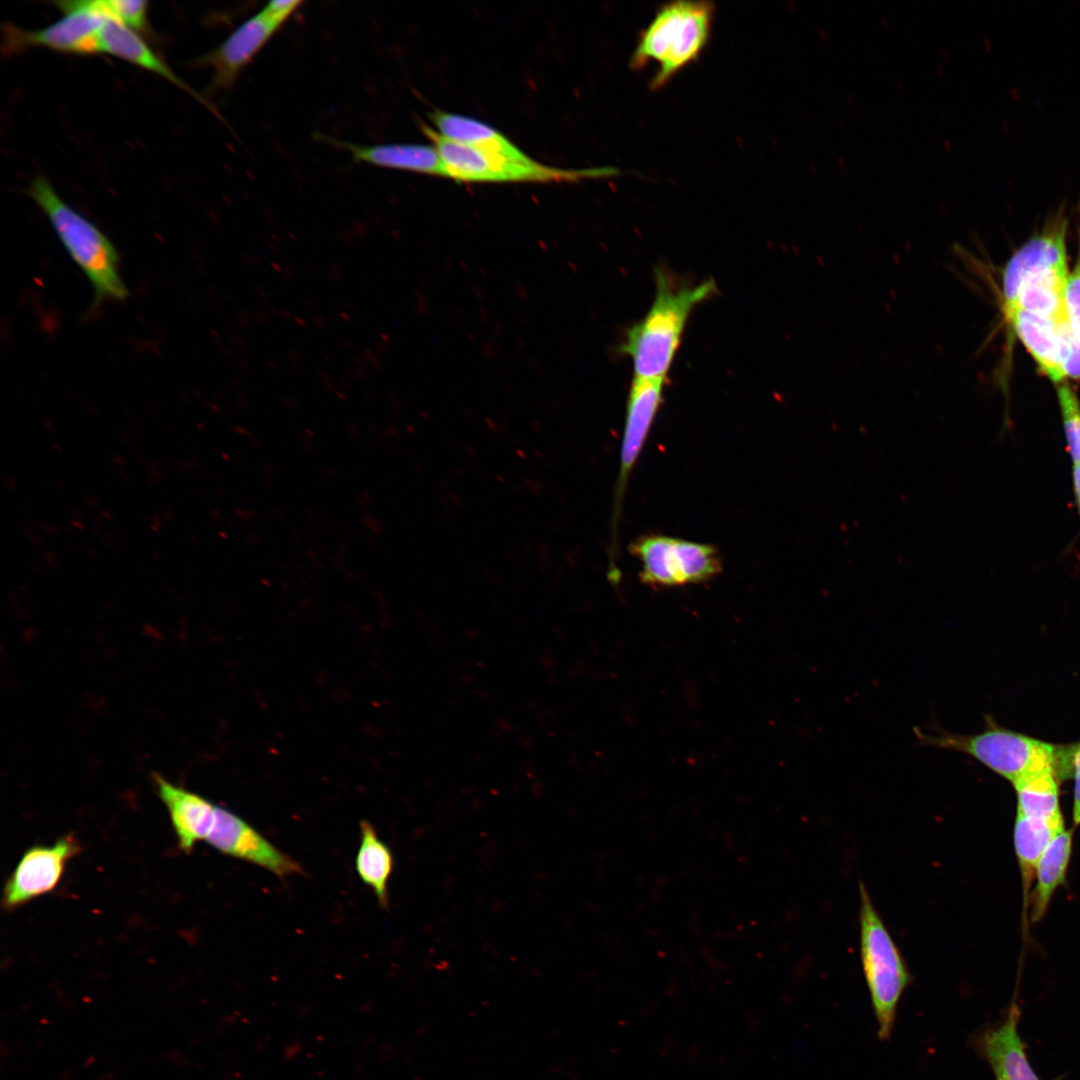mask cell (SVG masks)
Listing matches in <instances>:
<instances>
[{
  "instance_id": "ffe728a7",
  "label": "cell",
  "mask_w": 1080,
  "mask_h": 1080,
  "mask_svg": "<svg viewBox=\"0 0 1080 1080\" xmlns=\"http://www.w3.org/2000/svg\"><path fill=\"white\" fill-rule=\"evenodd\" d=\"M1067 270H1050L1028 277L1021 284L1013 303L1004 312L1020 309L1054 321L1067 315L1065 288Z\"/></svg>"
},
{
  "instance_id": "2e32d148",
  "label": "cell",
  "mask_w": 1080,
  "mask_h": 1080,
  "mask_svg": "<svg viewBox=\"0 0 1080 1080\" xmlns=\"http://www.w3.org/2000/svg\"><path fill=\"white\" fill-rule=\"evenodd\" d=\"M324 142L347 150L354 162L370 165L448 177L446 166L434 145L426 144H378L358 145L318 134Z\"/></svg>"
},
{
  "instance_id": "8992f818",
  "label": "cell",
  "mask_w": 1080,
  "mask_h": 1080,
  "mask_svg": "<svg viewBox=\"0 0 1080 1080\" xmlns=\"http://www.w3.org/2000/svg\"><path fill=\"white\" fill-rule=\"evenodd\" d=\"M419 128L437 148L448 178L464 182H577L614 176V167L565 169L534 159L519 161L451 140L420 121Z\"/></svg>"
},
{
  "instance_id": "9a60e30c",
  "label": "cell",
  "mask_w": 1080,
  "mask_h": 1080,
  "mask_svg": "<svg viewBox=\"0 0 1080 1080\" xmlns=\"http://www.w3.org/2000/svg\"><path fill=\"white\" fill-rule=\"evenodd\" d=\"M97 54H107L153 73L214 111L204 97L179 77L170 66L148 45L141 34L111 19L103 23L99 36Z\"/></svg>"
},
{
  "instance_id": "5bb4252c",
  "label": "cell",
  "mask_w": 1080,
  "mask_h": 1080,
  "mask_svg": "<svg viewBox=\"0 0 1080 1080\" xmlns=\"http://www.w3.org/2000/svg\"><path fill=\"white\" fill-rule=\"evenodd\" d=\"M153 784L165 805L180 849L190 853L205 841L213 825L216 806L206 798L154 773Z\"/></svg>"
},
{
  "instance_id": "7c38bea8",
  "label": "cell",
  "mask_w": 1080,
  "mask_h": 1080,
  "mask_svg": "<svg viewBox=\"0 0 1080 1080\" xmlns=\"http://www.w3.org/2000/svg\"><path fill=\"white\" fill-rule=\"evenodd\" d=\"M664 385L665 380L661 379L633 378L630 387L620 450L619 473L615 488L612 518L613 542H615L627 481L663 402Z\"/></svg>"
},
{
  "instance_id": "ba28073f",
  "label": "cell",
  "mask_w": 1080,
  "mask_h": 1080,
  "mask_svg": "<svg viewBox=\"0 0 1080 1080\" xmlns=\"http://www.w3.org/2000/svg\"><path fill=\"white\" fill-rule=\"evenodd\" d=\"M631 552L641 562V581L650 585L700 583L722 569L714 546L663 535L639 538L631 545Z\"/></svg>"
},
{
  "instance_id": "e0dca14e",
  "label": "cell",
  "mask_w": 1080,
  "mask_h": 1080,
  "mask_svg": "<svg viewBox=\"0 0 1080 1080\" xmlns=\"http://www.w3.org/2000/svg\"><path fill=\"white\" fill-rule=\"evenodd\" d=\"M1020 1010L1012 1005L1004 1021L985 1031L979 1042L995 1080H1039L1019 1035Z\"/></svg>"
},
{
  "instance_id": "d4e9b609",
  "label": "cell",
  "mask_w": 1080,
  "mask_h": 1080,
  "mask_svg": "<svg viewBox=\"0 0 1080 1080\" xmlns=\"http://www.w3.org/2000/svg\"><path fill=\"white\" fill-rule=\"evenodd\" d=\"M90 5L107 19L121 23L139 34L149 30V2L143 0H89Z\"/></svg>"
},
{
  "instance_id": "d6986e66",
  "label": "cell",
  "mask_w": 1080,
  "mask_h": 1080,
  "mask_svg": "<svg viewBox=\"0 0 1080 1080\" xmlns=\"http://www.w3.org/2000/svg\"><path fill=\"white\" fill-rule=\"evenodd\" d=\"M430 120L444 137L519 161H530L505 135L489 124L468 116L434 110Z\"/></svg>"
},
{
  "instance_id": "277c9868",
  "label": "cell",
  "mask_w": 1080,
  "mask_h": 1080,
  "mask_svg": "<svg viewBox=\"0 0 1080 1080\" xmlns=\"http://www.w3.org/2000/svg\"><path fill=\"white\" fill-rule=\"evenodd\" d=\"M859 896L860 959L878 1023V1036L885 1040L892 1033L898 1003L912 978L863 882L859 883Z\"/></svg>"
},
{
  "instance_id": "9c48e42d",
  "label": "cell",
  "mask_w": 1080,
  "mask_h": 1080,
  "mask_svg": "<svg viewBox=\"0 0 1080 1080\" xmlns=\"http://www.w3.org/2000/svg\"><path fill=\"white\" fill-rule=\"evenodd\" d=\"M80 850V843L72 834L61 837L52 845L28 848L4 885L3 907L14 910L52 892L59 884L67 863Z\"/></svg>"
},
{
  "instance_id": "ac0fdd59",
  "label": "cell",
  "mask_w": 1080,
  "mask_h": 1080,
  "mask_svg": "<svg viewBox=\"0 0 1080 1080\" xmlns=\"http://www.w3.org/2000/svg\"><path fill=\"white\" fill-rule=\"evenodd\" d=\"M1004 313L1041 371L1054 382L1062 381L1061 346L1055 321L1020 309Z\"/></svg>"
},
{
  "instance_id": "7402d4cb",
  "label": "cell",
  "mask_w": 1080,
  "mask_h": 1080,
  "mask_svg": "<svg viewBox=\"0 0 1080 1080\" xmlns=\"http://www.w3.org/2000/svg\"><path fill=\"white\" fill-rule=\"evenodd\" d=\"M1071 831H1060L1047 846L1036 866L1037 883L1031 897V919L1042 918L1055 889L1064 881L1071 855Z\"/></svg>"
},
{
  "instance_id": "4316f807",
  "label": "cell",
  "mask_w": 1080,
  "mask_h": 1080,
  "mask_svg": "<svg viewBox=\"0 0 1080 1080\" xmlns=\"http://www.w3.org/2000/svg\"><path fill=\"white\" fill-rule=\"evenodd\" d=\"M1061 346V367L1063 376L1080 378V337L1077 336L1065 315L1055 321Z\"/></svg>"
},
{
  "instance_id": "44dd1931",
  "label": "cell",
  "mask_w": 1080,
  "mask_h": 1080,
  "mask_svg": "<svg viewBox=\"0 0 1080 1080\" xmlns=\"http://www.w3.org/2000/svg\"><path fill=\"white\" fill-rule=\"evenodd\" d=\"M360 832L361 840L355 858L357 874L373 890L379 904L386 908L389 903L388 883L394 866L392 852L368 821L361 822Z\"/></svg>"
},
{
  "instance_id": "5b68a950",
  "label": "cell",
  "mask_w": 1080,
  "mask_h": 1080,
  "mask_svg": "<svg viewBox=\"0 0 1080 1080\" xmlns=\"http://www.w3.org/2000/svg\"><path fill=\"white\" fill-rule=\"evenodd\" d=\"M913 732L920 745L969 755L1012 784L1038 771L1056 770V747L992 723L969 735L941 727L930 732L914 727Z\"/></svg>"
},
{
  "instance_id": "52a82bcc",
  "label": "cell",
  "mask_w": 1080,
  "mask_h": 1080,
  "mask_svg": "<svg viewBox=\"0 0 1080 1080\" xmlns=\"http://www.w3.org/2000/svg\"><path fill=\"white\" fill-rule=\"evenodd\" d=\"M63 14L56 22L39 29H26L13 23L2 27V53L10 57L32 48H44L74 55L97 54L100 29L107 19L88 0L51 2Z\"/></svg>"
},
{
  "instance_id": "3957f363",
  "label": "cell",
  "mask_w": 1080,
  "mask_h": 1080,
  "mask_svg": "<svg viewBox=\"0 0 1080 1080\" xmlns=\"http://www.w3.org/2000/svg\"><path fill=\"white\" fill-rule=\"evenodd\" d=\"M714 10L708 0H675L657 9L640 32L629 62L633 69L652 61L658 65L651 89L666 85L701 55L710 38Z\"/></svg>"
},
{
  "instance_id": "f546056e",
  "label": "cell",
  "mask_w": 1080,
  "mask_h": 1080,
  "mask_svg": "<svg viewBox=\"0 0 1080 1080\" xmlns=\"http://www.w3.org/2000/svg\"><path fill=\"white\" fill-rule=\"evenodd\" d=\"M1073 482L1076 493L1078 506L1080 509V462L1074 463L1073 466Z\"/></svg>"
},
{
  "instance_id": "f1b7e54d",
  "label": "cell",
  "mask_w": 1080,
  "mask_h": 1080,
  "mask_svg": "<svg viewBox=\"0 0 1080 1080\" xmlns=\"http://www.w3.org/2000/svg\"><path fill=\"white\" fill-rule=\"evenodd\" d=\"M1073 769L1075 778L1073 818L1076 825L1080 824V744L1073 753Z\"/></svg>"
},
{
  "instance_id": "484cf974",
  "label": "cell",
  "mask_w": 1080,
  "mask_h": 1080,
  "mask_svg": "<svg viewBox=\"0 0 1080 1080\" xmlns=\"http://www.w3.org/2000/svg\"><path fill=\"white\" fill-rule=\"evenodd\" d=\"M1068 449L1074 463L1080 462V404L1069 385L1057 389Z\"/></svg>"
},
{
  "instance_id": "603a6c76",
  "label": "cell",
  "mask_w": 1080,
  "mask_h": 1080,
  "mask_svg": "<svg viewBox=\"0 0 1080 1080\" xmlns=\"http://www.w3.org/2000/svg\"><path fill=\"white\" fill-rule=\"evenodd\" d=\"M1064 829L1063 819L1046 820L1017 813L1014 843L1026 889L1036 871L1037 863L1053 840Z\"/></svg>"
},
{
  "instance_id": "30bf717a",
  "label": "cell",
  "mask_w": 1080,
  "mask_h": 1080,
  "mask_svg": "<svg viewBox=\"0 0 1080 1080\" xmlns=\"http://www.w3.org/2000/svg\"><path fill=\"white\" fill-rule=\"evenodd\" d=\"M285 22L263 7L217 47L195 59L194 64L212 69L211 88L214 91L228 90Z\"/></svg>"
},
{
  "instance_id": "6da1fadb",
  "label": "cell",
  "mask_w": 1080,
  "mask_h": 1080,
  "mask_svg": "<svg viewBox=\"0 0 1080 1080\" xmlns=\"http://www.w3.org/2000/svg\"><path fill=\"white\" fill-rule=\"evenodd\" d=\"M656 293L646 315L626 334L620 351L632 360L634 378L665 380L694 308L716 293L714 280L675 287L662 270L655 272Z\"/></svg>"
},
{
  "instance_id": "83f0119b",
  "label": "cell",
  "mask_w": 1080,
  "mask_h": 1080,
  "mask_svg": "<svg viewBox=\"0 0 1080 1080\" xmlns=\"http://www.w3.org/2000/svg\"><path fill=\"white\" fill-rule=\"evenodd\" d=\"M1065 306L1070 326L1073 332L1080 337V259L1067 278Z\"/></svg>"
},
{
  "instance_id": "7a4b0ae2",
  "label": "cell",
  "mask_w": 1080,
  "mask_h": 1080,
  "mask_svg": "<svg viewBox=\"0 0 1080 1080\" xmlns=\"http://www.w3.org/2000/svg\"><path fill=\"white\" fill-rule=\"evenodd\" d=\"M26 194L49 220L57 238L90 282L95 302L128 296L115 245L92 221L67 203L44 175L34 177Z\"/></svg>"
},
{
  "instance_id": "4fadbf2b",
  "label": "cell",
  "mask_w": 1080,
  "mask_h": 1080,
  "mask_svg": "<svg viewBox=\"0 0 1080 1080\" xmlns=\"http://www.w3.org/2000/svg\"><path fill=\"white\" fill-rule=\"evenodd\" d=\"M1067 220L1062 209L1038 236L1024 244L1003 271V308L1010 306L1028 277L1050 270H1067L1065 235Z\"/></svg>"
},
{
  "instance_id": "8fae6325",
  "label": "cell",
  "mask_w": 1080,
  "mask_h": 1080,
  "mask_svg": "<svg viewBox=\"0 0 1080 1080\" xmlns=\"http://www.w3.org/2000/svg\"><path fill=\"white\" fill-rule=\"evenodd\" d=\"M205 842L224 855L257 865L281 878L303 871L299 863L248 822L219 806Z\"/></svg>"
},
{
  "instance_id": "cb8c5ba5",
  "label": "cell",
  "mask_w": 1080,
  "mask_h": 1080,
  "mask_svg": "<svg viewBox=\"0 0 1080 1080\" xmlns=\"http://www.w3.org/2000/svg\"><path fill=\"white\" fill-rule=\"evenodd\" d=\"M1013 786L1018 799L1017 813L1046 820L1062 818L1055 769L1032 773L1015 782Z\"/></svg>"
}]
</instances>
